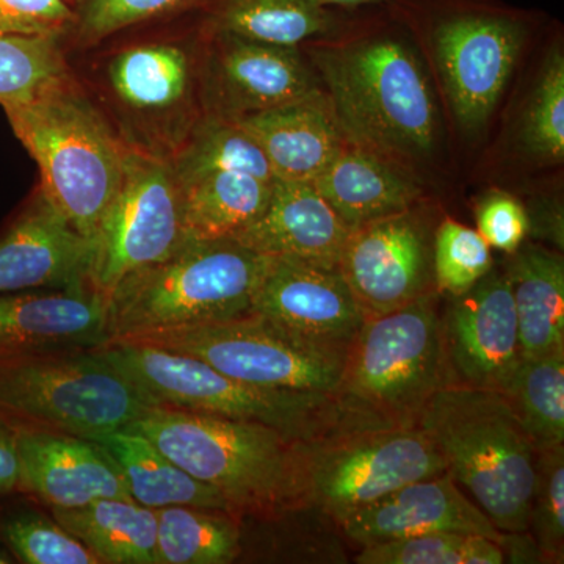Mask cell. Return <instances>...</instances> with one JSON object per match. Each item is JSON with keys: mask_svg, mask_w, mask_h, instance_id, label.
<instances>
[{"mask_svg": "<svg viewBox=\"0 0 564 564\" xmlns=\"http://www.w3.org/2000/svg\"><path fill=\"white\" fill-rule=\"evenodd\" d=\"M347 139L433 187L447 159L445 110L410 22L392 6L362 11L302 47Z\"/></svg>", "mask_w": 564, "mask_h": 564, "instance_id": "cell-1", "label": "cell"}, {"mask_svg": "<svg viewBox=\"0 0 564 564\" xmlns=\"http://www.w3.org/2000/svg\"><path fill=\"white\" fill-rule=\"evenodd\" d=\"M196 480L220 494L232 514L274 521L304 510L299 443L261 423L151 406L131 425Z\"/></svg>", "mask_w": 564, "mask_h": 564, "instance_id": "cell-2", "label": "cell"}, {"mask_svg": "<svg viewBox=\"0 0 564 564\" xmlns=\"http://www.w3.org/2000/svg\"><path fill=\"white\" fill-rule=\"evenodd\" d=\"M2 109L39 165L41 191L93 242L124 181L129 144L70 73Z\"/></svg>", "mask_w": 564, "mask_h": 564, "instance_id": "cell-3", "label": "cell"}, {"mask_svg": "<svg viewBox=\"0 0 564 564\" xmlns=\"http://www.w3.org/2000/svg\"><path fill=\"white\" fill-rule=\"evenodd\" d=\"M425 52L444 110L480 137L499 107L538 17L496 0H395Z\"/></svg>", "mask_w": 564, "mask_h": 564, "instance_id": "cell-4", "label": "cell"}, {"mask_svg": "<svg viewBox=\"0 0 564 564\" xmlns=\"http://www.w3.org/2000/svg\"><path fill=\"white\" fill-rule=\"evenodd\" d=\"M417 426L500 532H527L536 448L502 392L444 386L426 403Z\"/></svg>", "mask_w": 564, "mask_h": 564, "instance_id": "cell-5", "label": "cell"}, {"mask_svg": "<svg viewBox=\"0 0 564 564\" xmlns=\"http://www.w3.org/2000/svg\"><path fill=\"white\" fill-rule=\"evenodd\" d=\"M93 351L117 369L150 406L261 423L295 441L361 429L333 393L243 383L192 356L151 345L109 340Z\"/></svg>", "mask_w": 564, "mask_h": 564, "instance_id": "cell-6", "label": "cell"}, {"mask_svg": "<svg viewBox=\"0 0 564 564\" xmlns=\"http://www.w3.org/2000/svg\"><path fill=\"white\" fill-rule=\"evenodd\" d=\"M265 262L267 256L234 239L185 240L110 293L107 343L250 314Z\"/></svg>", "mask_w": 564, "mask_h": 564, "instance_id": "cell-7", "label": "cell"}, {"mask_svg": "<svg viewBox=\"0 0 564 564\" xmlns=\"http://www.w3.org/2000/svg\"><path fill=\"white\" fill-rule=\"evenodd\" d=\"M444 386L441 293L432 292L364 321L345 352L333 395L361 429H410Z\"/></svg>", "mask_w": 564, "mask_h": 564, "instance_id": "cell-8", "label": "cell"}, {"mask_svg": "<svg viewBox=\"0 0 564 564\" xmlns=\"http://www.w3.org/2000/svg\"><path fill=\"white\" fill-rule=\"evenodd\" d=\"M151 408L93 348L0 358V422L14 432L101 436Z\"/></svg>", "mask_w": 564, "mask_h": 564, "instance_id": "cell-9", "label": "cell"}, {"mask_svg": "<svg viewBox=\"0 0 564 564\" xmlns=\"http://www.w3.org/2000/svg\"><path fill=\"white\" fill-rule=\"evenodd\" d=\"M304 510L339 524L403 486L447 470L419 426L348 429L299 443Z\"/></svg>", "mask_w": 564, "mask_h": 564, "instance_id": "cell-10", "label": "cell"}, {"mask_svg": "<svg viewBox=\"0 0 564 564\" xmlns=\"http://www.w3.org/2000/svg\"><path fill=\"white\" fill-rule=\"evenodd\" d=\"M120 340L192 356L243 383L300 392L334 393L347 352L295 336L252 311Z\"/></svg>", "mask_w": 564, "mask_h": 564, "instance_id": "cell-11", "label": "cell"}, {"mask_svg": "<svg viewBox=\"0 0 564 564\" xmlns=\"http://www.w3.org/2000/svg\"><path fill=\"white\" fill-rule=\"evenodd\" d=\"M184 243L181 185L170 159L129 144L124 181L93 240L88 285L107 302L124 278L165 261Z\"/></svg>", "mask_w": 564, "mask_h": 564, "instance_id": "cell-12", "label": "cell"}, {"mask_svg": "<svg viewBox=\"0 0 564 564\" xmlns=\"http://www.w3.org/2000/svg\"><path fill=\"white\" fill-rule=\"evenodd\" d=\"M204 29L196 41L152 40L115 52L106 84L129 126L165 139L166 159L202 120Z\"/></svg>", "mask_w": 564, "mask_h": 564, "instance_id": "cell-13", "label": "cell"}, {"mask_svg": "<svg viewBox=\"0 0 564 564\" xmlns=\"http://www.w3.org/2000/svg\"><path fill=\"white\" fill-rule=\"evenodd\" d=\"M437 223L429 199L348 234L337 269L366 318L437 292L433 267Z\"/></svg>", "mask_w": 564, "mask_h": 564, "instance_id": "cell-14", "label": "cell"}, {"mask_svg": "<svg viewBox=\"0 0 564 564\" xmlns=\"http://www.w3.org/2000/svg\"><path fill=\"white\" fill-rule=\"evenodd\" d=\"M203 115L239 120L323 91L302 47L274 46L203 24Z\"/></svg>", "mask_w": 564, "mask_h": 564, "instance_id": "cell-15", "label": "cell"}, {"mask_svg": "<svg viewBox=\"0 0 564 564\" xmlns=\"http://www.w3.org/2000/svg\"><path fill=\"white\" fill-rule=\"evenodd\" d=\"M443 299L441 336L448 386L503 393L524 359L503 267L494 265L462 295Z\"/></svg>", "mask_w": 564, "mask_h": 564, "instance_id": "cell-16", "label": "cell"}, {"mask_svg": "<svg viewBox=\"0 0 564 564\" xmlns=\"http://www.w3.org/2000/svg\"><path fill=\"white\" fill-rule=\"evenodd\" d=\"M252 313L323 347L347 351L366 315L339 269L267 256Z\"/></svg>", "mask_w": 564, "mask_h": 564, "instance_id": "cell-17", "label": "cell"}, {"mask_svg": "<svg viewBox=\"0 0 564 564\" xmlns=\"http://www.w3.org/2000/svg\"><path fill=\"white\" fill-rule=\"evenodd\" d=\"M93 242L36 187L0 234V293L88 285Z\"/></svg>", "mask_w": 564, "mask_h": 564, "instance_id": "cell-18", "label": "cell"}, {"mask_svg": "<svg viewBox=\"0 0 564 564\" xmlns=\"http://www.w3.org/2000/svg\"><path fill=\"white\" fill-rule=\"evenodd\" d=\"M348 540L369 545L430 533L477 534L500 545L505 533L459 488L451 473L403 486L343 519Z\"/></svg>", "mask_w": 564, "mask_h": 564, "instance_id": "cell-19", "label": "cell"}, {"mask_svg": "<svg viewBox=\"0 0 564 564\" xmlns=\"http://www.w3.org/2000/svg\"><path fill=\"white\" fill-rule=\"evenodd\" d=\"M20 491L52 510L99 499H131L120 467L101 444L58 433L18 432Z\"/></svg>", "mask_w": 564, "mask_h": 564, "instance_id": "cell-20", "label": "cell"}, {"mask_svg": "<svg viewBox=\"0 0 564 564\" xmlns=\"http://www.w3.org/2000/svg\"><path fill=\"white\" fill-rule=\"evenodd\" d=\"M106 317L90 288L0 293V358L99 347Z\"/></svg>", "mask_w": 564, "mask_h": 564, "instance_id": "cell-21", "label": "cell"}, {"mask_svg": "<svg viewBox=\"0 0 564 564\" xmlns=\"http://www.w3.org/2000/svg\"><path fill=\"white\" fill-rule=\"evenodd\" d=\"M350 231L313 182L274 180L261 217L234 240L259 254L337 269Z\"/></svg>", "mask_w": 564, "mask_h": 564, "instance_id": "cell-22", "label": "cell"}, {"mask_svg": "<svg viewBox=\"0 0 564 564\" xmlns=\"http://www.w3.org/2000/svg\"><path fill=\"white\" fill-rule=\"evenodd\" d=\"M313 184L350 229L413 209L429 202L432 191L399 163L347 137Z\"/></svg>", "mask_w": 564, "mask_h": 564, "instance_id": "cell-23", "label": "cell"}, {"mask_svg": "<svg viewBox=\"0 0 564 564\" xmlns=\"http://www.w3.org/2000/svg\"><path fill=\"white\" fill-rule=\"evenodd\" d=\"M232 121L250 133L281 181L313 182L345 139L325 91Z\"/></svg>", "mask_w": 564, "mask_h": 564, "instance_id": "cell-24", "label": "cell"}, {"mask_svg": "<svg viewBox=\"0 0 564 564\" xmlns=\"http://www.w3.org/2000/svg\"><path fill=\"white\" fill-rule=\"evenodd\" d=\"M507 256L522 358L564 348L563 252L525 240Z\"/></svg>", "mask_w": 564, "mask_h": 564, "instance_id": "cell-25", "label": "cell"}, {"mask_svg": "<svg viewBox=\"0 0 564 564\" xmlns=\"http://www.w3.org/2000/svg\"><path fill=\"white\" fill-rule=\"evenodd\" d=\"M203 11L210 31L285 47L336 35L358 14L322 9L310 0H210Z\"/></svg>", "mask_w": 564, "mask_h": 564, "instance_id": "cell-26", "label": "cell"}, {"mask_svg": "<svg viewBox=\"0 0 564 564\" xmlns=\"http://www.w3.org/2000/svg\"><path fill=\"white\" fill-rule=\"evenodd\" d=\"M91 441L101 444L118 464L137 503L151 510L187 505L232 514L220 494L181 469L143 434L122 429Z\"/></svg>", "mask_w": 564, "mask_h": 564, "instance_id": "cell-27", "label": "cell"}, {"mask_svg": "<svg viewBox=\"0 0 564 564\" xmlns=\"http://www.w3.org/2000/svg\"><path fill=\"white\" fill-rule=\"evenodd\" d=\"M273 182L243 172H215L180 182L185 240L236 239L265 210Z\"/></svg>", "mask_w": 564, "mask_h": 564, "instance_id": "cell-28", "label": "cell"}, {"mask_svg": "<svg viewBox=\"0 0 564 564\" xmlns=\"http://www.w3.org/2000/svg\"><path fill=\"white\" fill-rule=\"evenodd\" d=\"M52 516L101 564H159L158 511L135 500L99 499Z\"/></svg>", "mask_w": 564, "mask_h": 564, "instance_id": "cell-29", "label": "cell"}, {"mask_svg": "<svg viewBox=\"0 0 564 564\" xmlns=\"http://www.w3.org/2000/svg\"><path fill=\"white\" fill-rule=\"evenodd\" d=\"M155 511L159 564H226L242 551L236 516L187 505Z\"/></svg>", "mask_w": 564, "mask_h": 564, "instance_id": "cell-30", "label": "cell"}, {"mask_svg": "<svg viewBox=\"0 0 564 564\" xmlns=\"http://www.w3.org/2000/svg\"><path fill=\"white\" fill-rule=\"evenodd\" d=\"M170 163L180 182L215 172H243L274 181L265 154L239 122L207 115L196 122Z\"/></svg>", "mask_w": 564, "mask_h": 564, "instance_id": "cell-31", "label": "cell"}, {"mask_svg": "<svg viewBox=\"0 0 564 564\" xmlns=\"http://www.w3.org/2000/svg\"><path fill=\"white\" fill-rule=\"evenodd\" d=\"M503 395L536 451L564 444V348L522 359Z\"/></svg>", "mask_w": 564, "mask_h": 564, "instance_id": "cell-32", "label": "cell"}, {"mask_svg": "<svg viewBox=\"0 0 564 564\" xmlns=\"http://www.w3.org/2000/svg\"><path fill=\"white\" fill-rule=\"evenodd\" d=\"M518 144L530 162L543 166L564 161V52L555 40L527 96L518 126Z\"/></svg>", "mask_w": 564, "mask_h": 564, "instance_id": "cell-33", "label": "cell"}, {"mask_svg": "<svg viewBox=\"0 0 564 564\" xmlns=\"http://www.w3.org/2000/svg\"><path fill=\"white\" fill-rule=\"evenodd\" d=\"M359 564H502V545L477 534L430 533L362 545Z\"/></svg>", "mask_w": 564, "mask_h": 564, "instance_id": "cell-34", "label": "cell"}, {"mask_svg": "<svg viewBox=\"0 0 564 564\" xmlns=\"http://www.w3.org/2000/svg\"><path fill=\"white\" fill-rule=\"evenodd\" d=\"M57 36H0V107L28 101L69 73Z\"/></svg>", "mask_w": 564, "mask_h": 564, "instance_id": "cell-35", "label": "cell"}, {"mask_svg": "<svg viewBox=\"0 0 564 564\" xmlns=\"http://www.w3.org/2000/svg\"><path fill=\"white\" fill-rule=\"evenodd\" d=\"M492 248L477 229L445 217L434 231L433 267L436 291L462 295L494 267Z\"/></svg>", "mask_w": 564, "mask_h": 564, "instance_id": "cell-36", "label": "cell"}, {"mask_svg": "<svg viewBox=\"0 0 564 564\" xmlns=\"http://www.w3.org/2000/svg\"><path fill=\"white\" fill-rule=\"evenodd\" d=\"M527 533L543 563L564 562V444L536 451V475Z\"/></svg>", "mask_w": 564, "mask_h": 564, "instance_id": "cell-37", "label": "cell"}, {"mask_svg": "<svg viewBox=\"0 0 564 564\" xmlns=\"http://www.w3.org/2000/svg\"><path fill=\"white\" fill-rule=\"evenodd\" d=\"M0 540L21 563L101 564L87 545L44 516L24 513L2 519Z\"/></svg>", "mask_w": 564, "mask_h": 564, "instance_id": "cell-38", "label": "cell"}, {"mask_svg": "<svg viewBox=\"0 0 564 564\" xmlns=\"http://www.w3.org/2000/svg\"><path fill=\"white\" fill-rule=\"evenodd\" d=\"M210 0H85L77 9V21L70 35L77 43L90 44L115 33L161 20L181 11L204 9Z\"/></svg>", "mask_w": 564, "mask_h": 564, "instance_id": "cell-39", "label": "cell"}, {"mask_svg": "<svg viewBox=\"0 0 564 564\" xmlns=\"http://www.w3.org/2000/svg\"><path fill=\"white\" fill-rule=\"evenodd\" d=\"M77 11L66 0H0V36H57L73 32Z\"/></svg>", "mask_w": 564, "mask_h": 564, "instance_id": "cell-40", "label": "cell"}, {"mask_svg": "<svg viewBox=\"0 0 564 564\" xmlns=\"http://www.w3.org/2000/svg\"><path fill=\"white\" fill-rule=\"evenodd\" d=\"M477 231L494 250L511 254L529 237L524 203L503 191H489L475 204Z\"/></svg>", "mask_w": 564, "mask_h": 564, "instance_id": "cell-41", "label": "cell"}, {"mask_svg": "<svg viewBox=\"0 0 564 564\" xmlns=\"http://www.w3.org/2000/svg\"><path fill=\"white\" fill-rule=\"evenodd\" d=\"M529 220L527 239L543 240L563 252L564 215L562 193H538L524 204Z\"/></svg>", "mask_w": 564, "mask_h": 564, "instance_id": "cell-42", "label": "cell"}, {"mask_svg": "<svg viewBox=\"0 0 564 564\" xmlns=\"http://www.w3.org/2000/svg\"><path fill=\"white\" fill-rule=\"evenodd\" d=\"M21 459L14 430L0 422V497L20 491Z\"/></svg>", "mask_w": 564, "mask_h": 564, "instance_id": "cell-43", "label": "cell"}, {"mask_svg": "<svg viewBox=\"0 0 564 564\" xmlns=\"http://www.w3.org/2000/svg\"><path fill=\"white\" fill-rule=\"evenodd\" d=\"M322 9L340 11V13H362V11L383 9L392 6L395 0H310Z\"/></svg>", "mask_w": 564, "mask_h": 564, "instance_id": "cell-44", "label": "cell"}, {"mask_svg": "<svg viewBox=\"0 0 564 564\" xmlns=\"http://www.w3.org/2000/svg\"><path fill=\"white\" fill-rule=\"evenodd\" d=\"M13 563V560H11V555L9 552L2 551L0 549V564H10Z\"/></svg>", "mask_w": 564, "mask_h": 564, "instance_id": "cell-45", "label": "cell"}, {"mask_svg": "<svg viewBox=\"0 0 564 564\" xmlns=\"http://www.w3.org/2000/svg\"><path fill=\"white\" fill-rule=\"evenodd\" d=\"M66 2H68L69 6L77 11V9H79V7L82 6V3L85 2V0H66Z\"/></svg>", "mask_w": 564, "mask_h": 564, "instance_id": "cell-46", "label": "cell"}]
</instances>
